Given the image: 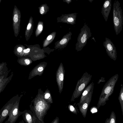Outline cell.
Returning a JSON list of instances; mask_svg holds the SVG:
<instances>
[{
	"label": "cell",
	"mask_w": 123,
	"mask_h": 123,
	"mask_svg": "<svg viewBox=\"0 0 123 123\" xmlns=\"http://www.w3.org/2000/svg\"><path fill=\"white\" fill-rule=\"evenodd\" d=\"M118 78V74L111 77L103 87L100 95L97 105L98 109L102 106L104 105L109 97L113 93L114 87Z\"/></svg>",
	"instance_id": "6da1fadb"
},
{
	"label": "cell",
	"mask_w": 123,
	"mask_h": 123,
	"mask_svg": "<svg viewBox=\"0 0 123 123\" xmlns=\"http://www.w3.org/2000/svg\"><path fill=\"white\" fill-rule=\"evenodd\" d=\"M34 102L33 105L31 104L30 107L36 118V123H45L44 118L50 108V105L43 100H38Z\"/></svg>",
	"instance_id": "7a4b0ae2"
},
{
	"label": "cell",
	"mask_w": 123,
	"mask_h": 123,
	"mask_svg": "<svg viewBox=\"0 0 123 123\" xmlns=\"http://www.w3.org/2000/svg\"><path fill=\"white\" fill-rule=\"evenodd\" d=\"M113 20L114 27L116 35H118L122 31L123 24L122 10L120 3L115 0L113 9Z\"/></svg>",
	"instance_id": "3957f363"
},
{
	"label": "cell",
	"mask_w": 123,
	"mask_h": 123,
	"mask_svg": "<svg viewBox=\"0 0 123 123\" xmlns=\"http://www.w3.org/2000/svg\"><path fill=\"white\" fill-rule=\"evenodd\" d=\"M92 77V75L87 72L84 73L81 78L77 81L70 100L71 102L74 101L75 99L78 98L82 94L91 80Z\"/></svg>",
	"instance_id": "277c9868"
},
{
	"label": "cell",
	"mask_w": 123,
	"mask_h": 123,
	"mask_svg": "<svg viewBox=\"0 0 123 123\" xmlns=\"http://www.w3.org/2000/svg\"><path fill=\"white\" fill-rule=\"evenodd\" d=\"M23 113V111H20L19 102H16L10 110L8 115V118L5 123H15L18 117L22 115Z\"/></svg>",
	"instance_id": "5b68a950"
},
{
	"label": "cell",
	"mask_w": 123,
	"mask_h": 123,
	"mask_svg": "<svg viewBox=\"0 0 123 123\" xmlns=\"http://www.w3.org/2000/svg\"><path fill=\"white\" fill-rule=\"evenodd\" d=\"M103 45L108 55L111 59L116 61L117 53L116 47L110 39L106 37Z\"/></svg>",
	"instance_id": "8992f818"
},
{
	"label": "cell",
	"mask_w": 123,
	"mask_h": 123,
	"mask_svg": "<svg viewBox=\"0 0 123 123\" xmlns=\"http://www.w3.org/2000/svg\"><path fill=\"white\" fill-rule=\"evenodd\" d=\"M56 80L58 85L59 92L60 94L62 92L63 89V82L65 73V70L62 63H60L56 72Z\"/></svg>",
	"instance_id": "52a82bcc"
},
{
	"label": "cell",
	"mask_w": 123,
	"mask_h": 123,
	"mask_svg": "<svg viewBox=\"0 0 123 123\" xmlns=\"http://www.w3.org/2000/svg\"><path fill=\"white\" fill-rule=\"evenodd\" d=\"M94 87L90 92L86 100L81 104L77 105L79 110L83 117L85 118L86 116L88 106L92 100Z\"/></svg>",
	"instance_id": "ba28073f"
},
{
	"label": "cell",
	"mask_w": 123,
	"mask_h": 123,
	"mask_svg": "<svg viewBox=\"0 0 123 123\" xmlns=\"http://www.w3.org/2000/svg\"><path fill=\"white\" fill-rule=\"evenodd\" d=\"M111 8V0H105L103 3L101 13L105 21L108 20Z\"/></svg>",
	"instance_id": "9c48e42d"
},
{
	"label": "cell",
	"mask_w": 123,
	"mask_h": 123,
	"mask_svg": "<svg viewBox=\"0 0 123 123\" xmlns=\"http://www.w3.org/2000/svg\"><path fill=\"white\" fill-rule=\"evenodd\" d=\"M22 116L26 123H36V118L31 110H25L23 111Z\"/></svg>",
	"instance_id": "30bf717a"
},
{
	"label": "cell",
	"mask_w": 123,
	"mask_h": 123,
	"mask_svg": "<svg viewBox=\"0 0 123 123\" xmlns=\"http://www.w3.org/2000/svg\"><path fill=\"white\" fill-rule=\"evenodd\" d=\"M94 83L93 82L87 86L84 90L80 97L79 102L77 105L81 104L86 100L92 88L94 87Z\"/></svg>",
	"instance_id": "8fae6325"
},
{
	"label": "cell",
	"mask_w": 123,
	"mask_h": 123,
	"mask_svg": "<svg viewBox=\"0 0 123 123\" xmlns=\"http://www.w3.org/2000/svg\"><path fill=\"white\" fill-rule=\"evenodd\" d=\"M105 123H117L116 116L114 111L111 112L109 118L106 119Z\"/></svg>",
	"instance_id": "7c38bea8"
},
{
	"label": "cell",
	"mask_w": 123,
	"mask_h": 123,
	"mask_svg": "<svg viewBox=\"0 0 123 123\" xmlns=\"http://www.w3.org/2000/svg\"><path fill=\"white\" fill-rule=\"evenodd\" d=\"M118 99L120 105L123 117V86H122L121 87Z\"/></svg>",
	"instance_id": "4fadbf2b"
},
{
	"label": "cell",
	"mask_w": 123,
	"mask_h": 123,
	"mask_svg": "<svg viewBox=\"0 0 123 123\" xmlns=\"http://www.w3.org/2000/svg\"><path fill=\"white\" fill-rule=\"evenodd\" d=\"M74 104L73 105H69L68 106V109L72 113L75 114H77L79 112L78 109L76 106H74Z\"/></svg>",
	"instance_id": "5bb4252c"
},
{
	"label": "cell",
	"mask_w": 123,
	"mask_h": 123,
	"mask_svg": "<svg viewBox=\"0 0 123 123\" xmlns=\"http://www.w3.org/2000/svg\"><path fill=\"white\" fill-rule=\"evenodd\" d=\"M86 34H83L81 39V43H84L86 42Z\"/></svg>",
	"instance_id": "9a60e30c"
},
{
	"label": "cell",
	"mask_w": 123,
	"mask_h": 123,
	"mask_svg": "<svg viewBox=\"0 0 123 123\" xmlns=\"http://www.w3.org/2000/svg\"><path fill=\"white\" fill-rule=\"evenodd\" d=\"M59 118L58 117H56L50 123H59Z\"/></svg>",
	"instance_id": "2e32d148"
},
{
	"label": "cell",
	"mask_w": 123,
	"mask_h": 123,
	"mask_svg": "<svg viewBox=\"0 0 123 123\" xmlns=\"http://www.w3.org/2000/svg\"><path fill=\"white\" fill-rule=\"evenodd\" d=\"M97 107H95L92 108L91 109V112L92 113H94L96 112L97 111Z\"/></svg>",
	"instance_id": "e0dca14e"
},
{
	"label": "cell",
	"mask_w": 123,
	"mask_h": 123,
	"mask_svg": "<svg viewBox=\"0 0 123 123\" xmlns=\"http://www.w3.org/2000/svg\"><path fill=\"white\" fill-rule=\"evenodd\" d=\"M67 41V40L66 38H64L60 42V43L61 45L63 44L66 43Z\"/></svg>",
	"instance_id": "ac0fdd59"
},
{
	"label": "cell",
	"mask_w": 123,
	"mask_h": 123,
	"mask_svg": "<svg viewBox=\"0 0 123 123\" xmlns=\"http://www.w3.org/2000/svg\"><path fill=\"white\" fill-rule=\"evenodd\" d=\"M13 20L15 23L17 22L18 21V16L17 14H15L14 16Z\"/></svg>",
	"instance_id": "d6986e66"
},
{
	"label": "cell",
	"mask_w": 123,
	"mask_h": 123,
	"mask_svg": "<svg viewBox=\"0 0 123 123\" xmlns=\"http://www.w3.org/2000/svg\"><path fill=\"white\" fill-rule=\"evenodd\" d=\"M44 12V7L43 6L41 7L40 11V12L41 14H43Z\"/></svg>",
	"instance_id": "ffe728a7"
},
{
	"label": "cell",
	"mask_w": 123,
	"mask_h": 123,
	"mask_svg": "<svg viewBox=\"0 0 123 123\" xmlns=\"http://www.w3.org/2000/svg\"><path fill=\"white\" fill-rule=\"evenodd\" d=\"M67 20L68 22H71L74 21V19L73 18L70 17L68 18Z\"/></svg>",
	"instance_id": "44dd1931"
},
{
	"label": "cell",
	"mask_w": 123,
	"mask_h": 123,
	"mask_svg": "<svg viewBox=\"0 0 123 123\" xmlns=\"http://www.w3.org/2000/svg\"><path fill=\"white\" fill-rule=\"evenodd\" d=\"M31 23H29L27 26V30H29L31 28Z\"/></svg>",
	"instance_id": "7402d4cb"
},
{
	"label": "cell",
	"mask_w": 123,
	"mask_h": 123,
	"mask_svg": "<svg viewBox=\"0 0 123 123\" xmlns=\"http://www.w3.org/2000/svg\"><path fill=\"white\" fill-rule=\"evenodd\" d=\"M38 30L40 31H41L43 29V26L41 25H39L38 26Z\"/></svg>",
	"instance_id": "603a6c76"
},
{
	"label": "cell",
	"mask_w": 123,
	"mask_h": 123,
	"mask_svg": "<svg viewBox=\"0 0 123 123\" xmlns=\"http://www.w3.org/2000/svg\"><path fill=\"white\" fill-rule=\"evenodd\" d=\"M30 48H28L27 49H24V52L25 53H27L29 52L30 50Z\"/></svg>",
	"instance_id": "cb8c5ba5"
},
{
	"label": "cell",
	"mask_w": 123,
	"mask_h": 123,
	"mask_svg": "<svg viewBox=\"0 0 123 123\" xmlns=\"http://www.w3.org/2000/svg\"><path fill=\"white\" fill-rule=\"evenodd\" d=\"M25 61L26 63L28 65L30 63V61L29 60L27 59H25Z\"/></svg>",
	"instance_id": "d4e9b609"
},
{
	"label": "cell",
	"mask_w": 123,
	"mask_h": 123,
	"mask_svg": "<svg viewBox=\"0 0 123 123\" xmlns=\"http://www.w3.org/2000/svg\"><path fill=\"white\" fill-rule=\"evenodd\" d=\"M52 38V36L51 35H49L47 37V39L48 40H49L51 39Z\"/></svg>",
	"instance_id": "484cf974"
},
{
	"label": "cell",
	"mask_w": 123,
	"mask_h": 123,
	"mask_svg": "<svg viewBox=\"0 0 123 123\" xmlns=\"http://www.w3.org/2000/svg\"><path fill=\"white\" fill-rule=\"evenodd\" d=\"M43 68L42 67H40L38 69V71L39 72H41L43 70Z\"/></svg>",
	"instance_id": "4316f807"
},
{
	"label": "cell",
	"mask_w": 123,
	"mask_h": 123,
	"mask_svg": "<svg viewBox=\"0 0 123 123\" xmlns=\"http://www.w3.org/2000/svg\"><path fill=\"white\" fill-rule=\"evenodd\" d=\"M22 50V49L21 47H19L17 49V51L19 52H21Z\"/></svg>",
	"instance_id": "83f0119b"
},
{
	"label": "cell",
	"mask_w": 123,
	"mask_h": 123,
	"mask_svg": "<svg viewBox=\"0 0 123 123\" xmlns=\"http://www.w3.org/2000/svg\"><path fill=\"white\" fill-rule=\"evenodd\" d=\"M18 123H25L23 120H22L20 121Z\"/></svg>",
	"instance_id": "f1b7e54d"
},
{
	"label": "cell",
	"mask_w": 123,
	"mask_h": 123,
	"mask_svg": "<svg viewBox=\"0 0 123 123\" xmlns=\"http://www.w3.org/2000/svg\"></svg>",
	"instance_id": "f546056e"
},
{
	"label": "cell",
	"mask_w": 123,
	"mask_h": 123,
	"mask_svg": "<svg viewBox=\"0 0 123 123\" xmlns=\"http://www.w3.org/2000/svg\"></svg>",
	"instance_id": "4dcf8cb0"
}]
</instances>
